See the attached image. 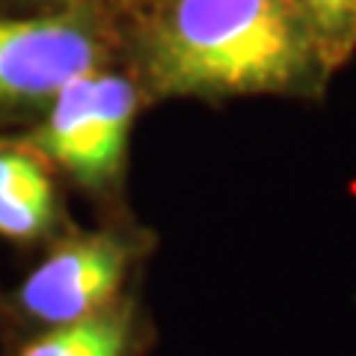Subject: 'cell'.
<instances>
[{"instance_id": "52a82bcc", "label": "cell", "mask_w": 356, "mask_h": 356, "mask_svg": "<svg viewBox=\"0 0 356 356\" xmlns=\"http://www.w3.org/2000/svg\"><path fill=\"white\" fill-rule=\"evenodd\" d=\"M315 42L321 48V60L327 69L339 65L353 48V9L356 0H300Z\"/></svg>"}, {"instance_id": "6da1fadb", "label": "cell", "mask_w": 356, "mask_h": 356, "mask_svg": "<svg viewBox=\"0 0 356 356\" xmlns=\"http://www.w3.org/2000/svg\"><path fill=\"white\" fill-rule=\"evenodd\" d=\"M137 54L152 95L294 92L327 72L300 0H161Z\"/></svg>"}, {"instance_id": "7a4b0ae2", "label": "cell", "mask_w": 356, "mask_h": 356, "mask_svg": "<svg viewBox=\"0 0 356 356\" xmlns=\"http://www.w3.org/2000/svg\"><path fill=\"white\" fill-rule=\"evenodd\" d=\"M140 107L134 81L89 72L51 98V110L27 146L89 191H110L125 166L131 125Z\"/></svg>"}, {"instance_id": "8992f818", "label": "cell", "mask_w": 356, "mask_h": 356, "mask_svg": "<svg viewBox=\"0 0 356 356\" xmlns=\"http://www.w3.org/2000/svg\"><path fill=\"white\" fill-rule=\"evenodd\" d=\"M134 341L131 309L110 306L92 318L54 327L18 356H128Z\"/></svg>"}, {"instance_id": "5b68a950", "label": "cell", "mask_w": 356, "mask_h": 356, "mask_svg": "<svg viewBox=\"0 0 356 356\" xmlns=\"http://www.w3.org/2000/svg\"><path fill=\"white\" fill-rule=\"evenodd\" d=\"M57 220L60 199L44 158L0 140V235L30 243L51 235Z\"/></svg>"}, {"instance_id": "9c48e42d", "label": "cell", "mask_w": 356, "mask_h": 356, "mask_svg": "<svg viewBox=\"0 0 356 356\" xmlns=\"http://www.w3.org/2000/svg\"><path fill=\"white\" fill-rule=\"evenodd\" d=\"M353 42H356V9H353Z\"/></svg>"}, {"instance_id": "277c9868", "label": "cell", "mask_w": 356, "mask_h": 356, "mask_svg": "<svg viewBox=\"0 0 356 356\" xmlns=\"http://www.w3.org/2000/svg\"><path fill=\"white\" fill-rule=\"evenodd\" d=\"M134 243L110 232L60 241L18 291V309L48 327H65L116 306L134 261Z\"/></svg>"}, {"instance_id": "ba28073f", "label": "cell", "mask_w": 356, "mask_h": 356, "mask_svg": "<svg viewBox=\"0 0 356 356\" xmlns=\"http://www.w3.org/2000/svg\"><path fill=\"white\" fill-rule=\"evenodd\" d=\"M48 3H60V6H86V3H95V0H48Z\"/></svg>"}, {"instance_id": "3957f363", "label": "cell", "mask_w": 356, "mask_h": 356, "mask_svg": "<svg viewBox=\"0 0 356 356\" xmlns=\"http://www.w3.org/2000/svg\"><path fill=\"white\" fill-rule=\"evenodd\" d=\"M107 36L83 6L39 18H0V116L48 104L107 60Z\"/></svg>"}]
</instances>
